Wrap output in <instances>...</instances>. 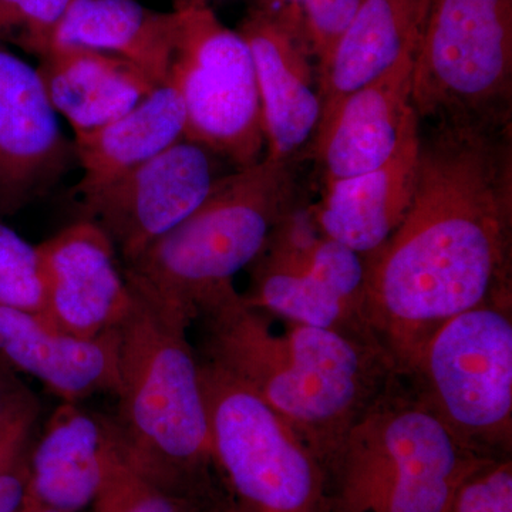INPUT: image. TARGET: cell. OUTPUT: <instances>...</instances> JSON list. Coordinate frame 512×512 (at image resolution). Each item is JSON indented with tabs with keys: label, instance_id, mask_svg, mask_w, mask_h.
<instances>
[{
	"label": "cell",
	"instance_id": "cell-6",
	"mask_svg": "<svg viewBox=\"0 0 512 512\" xmlns=\"http://www.w3.org/2000/svg\"><path fill=\"white\" fill-rule=\"evenodd\" d=\"M512 0H430L412 74L419 120L511 123Z\"/></svg>",
	"mask_w": 512,
	"mask_h": 512
},
{
	"label": "cell",
	"instance_id": "cell-23",
	"mask_svg": "<svg viewBox=\"0 0 512 512\" xmlns=\"http://www.w3.org/2000/svg\"><path fill=\"white\" fill-rule=\"evenodd\" d=\"M0 306L43 319L46 281L39 245L0 221Z\"/></svg>",
	"mask_w": 512,
	"mask_h": 512
},
{
	"label": "cell",
	"instance_id": "cell-29",
	"mask_svg": "<svg viewBox=\"0 0 512 512\" xmlns=\"http://www.w3.org/2000/svg\"><path fill=\"white\" fill-rule=\"evenodd\" d=\"M36 414L35 399L12 377L0 372V437Z\"/></svg>",
	"mask_w": 512,
	"mask_h": 512
},
{
	"label": "cell",
	"instance_id": "cell-1",
	"mask_svg": "<svg viewBox=\"0 0 512 512\" xmlns=\"http://www.w3.org/2000/svg\"><path fill=\"white\" fill-rule=\"evenodd\" d=\"M511 208V124L420 128L412 204L366 269L370 308L416 326L484 305L503 274Z\"/></svg>",
	"mask_w": 512,
	"mask_h": 512
},
{
	"label": "cell",
	"instance_id": "cell-32",
	"mask_svg": "<svg viewBox=\"0 0 512 512\" xmlns=\"http://www.w3.org/2000/svg\"><path fill=\"white\" fill-rule=\"evenodd\" d=\"M220 512H239L237 508L234 507V505H228V507L222 508Z\"/></svg>",
	"mask_w": 512,
	"mask_h": 512
},
{
	"label": "cell",
	"instance_id": "cell-24",
	"mask_svg": "<svg viewBox=\"0 0 512 512\" xmlns=\"http://www.w3.org/2000/svg\"><path fill=\"white\" fill-rule=\"evenodd\" d=\"M362 0H254L252 8L285 12L301 25L319 70L328 63Z\"/></svg>",
	"mask_w": 512,
	"mask_h": 512
},
{
	"label": "cell",
	"instance_id": "cell-12",
	"mask_svg": "<svg viewBox=\"0 0 512 512\" xmlns=\"http://www.w3.org/2000/svg\"><path fill=\"white\" fill-rule=\"evenodd\" d=\"M72 161L73 141L64 136L36 67L0 39V214L52 190Z\"/></svg>",
	"mask_w": 512,
	"mask_h": 512
},
{
	"label": "cell",
	"instance_id": "cell-14",
	"mask_svg": "<svg viewBox=\"0 0 512 512\" xmlns=\"http://www.w3.org/2000/svg\"><path fill=\"white\" fill-rule=\"evenodd\" d=\"M28 503L82 512L133 470L113 421L62 402L26 458Z\"/></svg>",
	"mask_w": 512,
	"mask_h": 512
},
{
	"label": "cell",
	"instance_id": "cell-10",
	"mask_svg": "<svg viewBox=\"0 0 512 512\" xmlns=\"http://www.w3.org/2000/svg\"><path fill=\"white\" fill-rule=\"evenodd\" d=\"M427 370L441 409L470 433H494L512 410V326L481 305L441 323L431 336Z\"/></svg>",
	"mask_w": 512,
	"mask_h": 512
},
{
	"label": "cell",
	"instance_id": "cell-31",
	"mask_svg": "<svg viewBox=\"0 0 512 512\" xmlns=\"http://www.w3.org/2000/svg\"><path fill=\"white\" fill-rule=\"evenodd\" d=\"M22 512H63L52 510V508L36 507V505H26L25 510Z\"/></svg>",
	"mask_w": 512,
	"mask_h": 512
},
{
	"label": "cell",
	"instance_id": "cell-18",
	"mask_svg": "<svg viewBox=\"0 0 512 512\" xmlns=\"http://www.w3.org/2000/svg\"><path fill=\"white\" fill-rule=\"evenodd\" d=\"M414 57H404L343 101L326 136L313 144L323 183L376 170L393 156L413 109Z\"/></svg>",
	"mask_w": 512,
	"mask_h": 512
},
{
	"label": "cell",
	"instance_id": "cell-3",
	"mask_svg": "<svg viewBox=\"0 0 512 512\" xmlns=\"http://www.w3.org/2000/svg\"><path fill=\"white\" fill-rule=\"evenodd\" d=\"M116 329L119 407L113 423L128 463L157 488L197 501L212 464L210 420L187 328L133 292Z\"/></svg>",
	"mask_w": 512,
	"mask_h": 512
},
{
	"label": "cell",
	"instance_id": "cell-30",
	"mask_svg": "<svg viewBox=\"0 0 512 512\" xmlns=\"http://www.w3.org/2000/svg\"><path fill=\"white\" fill-rule=\"evenodd\" d=\"M214 0H173L174 9L177 12L188 9L210 8Z\"/></svg>",
	"mask_w": 512,
	"mask_h": 512
},
{
	"label": "cell",
	"instance_id": "cell-17",
	"mask_svg": "<svg viewBox=\"0 0 512 512\" xmlns=\"http://www.w3.org/2000/svg\"><path fill=\"white\" fill-rule=\"evenodd\" d=\"M0 360L35 377L66 403L97 393L116 394L117 329L84 339L60 332L32 313L0 306Z\"/></svg>",
	"mask_w": 512,
	"mask_h": 512
},
{
	"label": "cell",
	"instance_id": "cell-26",
	"mask_svg": "<svg viewBox=\"0 0 512 512\" xmlns=\"http://www.w3.org/2000/svg\"><path fill=\"white\" fill-rule=\"evenodd\" d=\"M448 512H512L510 463H478L458 487Z\"/></svg>",
	"mask_w": 512,
	"mask_h": 512
},
{
	"label": "cell",
	"instance_id": "cell-15",
	"mask_svg": "<svg viewBox=\"0 0 512 512\" xmlns=\"http://www.w3.org/2000/svg\"><path fill=\"white\" fill-rule=\"evenodd\" d=\"M421 123L412 109L393 156L376 170L329 181L312 218L323 237L359 255H375L402 224L412 204L419 164Z\"/></svg>",
	"mask_w": 512,
	"mask_h": 512
},
{
	"label": "cell",
	"instance_id": "cell-28",
	"mask_svg": "<svg viewBox=\"0 0 512 512\" xmlns=\"http://www.w3.org/2000/svg\"><path fill=\"white\" fill-rule=\"evenodd\" d=\"M35 421L23 420L0 437V512H22L28 503L25 456Z\"/></svg>",
	"mask_w": 512,
	"mask_h": 512
},
{
	"label": "cell",
	"instance_id": "cell-13",
	"mask_svg": "<svg viewBox=\"0 0 512 512\" xmlns=\"http://www.w3.org/2000/svg\"><path fill=\"white\" fill-rule=\"evenodd\" d=\"M238 32L254 62L265 156L292 160L315 136L320 119L311 46L301 25L285 12L251 8Z\"/></svg>",
	"mask_w": 512,
	"mask_h": 512
},
{
	"label": "cell",
	"instance_id": "cell-9",
	"mask_svg": "<svg viewBox=\"0 0 512 512\" xmlns=\"http://www.w3.org/2000/svg\"><path fill=\"white\" fill-rule=\"evenodd\" d=\"M217 157L183 138L109 183L79 191L83 220L103 229L130 264L207 200L221 178Z\"/></svg>",
	"mask_w": 512,
	"mask_h": 512
},
{
	"label": "cell",
	"instance_id": "cell-4",
	"mask_svg": "<svg viewBox=\"0 0 512 512\" xmlns=\"http://www.w3.org/2000/svg\"><path fill=\"white\" fill-rule=\"evenodd\" d=\"M204 318L211 365L254 390L285 421L325 426L355 404L362 360L336 330L292 322L276 336L237 293Z\"/></svg>",
	"mask_w": 512,
	"mask_h": 512
},
{
	"label": "cell",
	"instance_id": "cell-22",
	"mask_svg": "<svg viewBox=\"0 0 512 512\" xmlns=\"http://www.w3.org/2000/svg\"><path fill=\"white\" fill-rule=\"evenodd\" d=\"M365 266L352 249L318 239L298 271L262 268L248 305L313 328L333 329L345 308L362 296Z\"/></svg>",
	"mask_w": 512,
	"mask_h": 512
},
{
	"label": "cell",
	"instance_id": "cell-11",
	"mask_svg": "<svg viewBox=\"0 0 512 512\" xmlns=\"http://www.w3.org/2000/svg\"><path fill=\"white\" fill-rule=\"evenodd\" d=\"M46 281L43 320L77 338H99L120 325L133 303L119 254L106 232L74 222L39 244Z\"/></svg>",
	"mask_w": 512,
	"mask_h": 512
},
{
	"label": "cell",
	"instance_id": "cell-20",
	"mask_svg": "<svg viewBox=\"0 0 512 512\" xmlns=\"http://www.w3.org/2000/svg\"><path fill=\"white\" fill-rule=\"evenodd\" d=\"M178 12H157L137 0H72L52 45L99 50L136 66L156 84L170 74Z\"/></svg>",
	"mask_w": 512,
	"mask_h": 512
},
{
	"label": "cell",
	"instance_id": "cell-27",
	"mask_svg": "<svg viewBox=\"0 0 512 512\" xmlns=\"http://www.w3.org/2000/svg\"><path fill=\"white\" fill-rule=\"evenodd\" d=\"M194 500L178 497L130 471L93 507V512H195Z\"/></svg>",
	"mask_w": 512,
	"mask_h": 512
},
{
	"label": "cell",
	"instance_id": "cell-21",
	"mask_svg": "<svg viewBox=\"0 0 512 512\" xmlns=\"http://www.w3.org/2000/svg\"><path fill=\"white\" fill-rule=\"evenodd\" d=\"M185 134V109L171 80L158 84L133 109L106 126L73 138L83 170L77 190L99 187L153 160Z\"/></svg>",
	"mask_w": 512,
	"mask_h": 512
},
{
	"label": "cell",
	"instance_id": "cell-8",
	"mask_svg": "<svg viewBox=\"0 0 512 512\" xmlns=\"http://www.w3.org/2000/svg\"><path fill=\"white\" fill-rule=\"evenodd\" d=\"M168 80L183 99L185 140L237 168L261 160L264 121L251 52L211 8L178 12Z\"/></svg>",
	"mask_w": 512,
	"mask_h": 512
},
{
	"label": "cell",
	"instance_id": "cell-19",
	"mask_svg": "<svg viewBox=\"0 0 512 512\" xmlns=\"http://www.w3.org/2000/svg\"><path fill=\"white\" fill-rule=\"evenodd\" d=\"M36 69L53 110L74 137L116 120L158 86L126 60L82 46L52 45Z\"/></svg>",
	"mask_w": 512,
	"mask_h": 512
},
{
	"label": "cell",
	"instance_id": "cell-5",
	"mask_svg": "<svg viewBox=\"0 0 512 512\" xmlns=\"http://www.w3.org/2000/svg\"><path fill=\"white\" fill-rule=\"evenodd\" d=\"M477 464L434 414H380L323 466L328 512H448Z\"/></svg>",
	"mask_w": 512,
	"mask_h": 512
},
{
	"label": "cell",
	"instance_id": "cell-2",
	"mask_svg": "<svg viewBox=\"0 0 512 512\" xmlns=\"http://www.w3.org/2000/svg\"><path fill=\"white\" fill-rule=\"evenodd\" d=\"M293 194L292 160L265 156L222 175L187 220L123 265L131 291L188 328L235 295L232 279L265 251Z\"/></svg>",
	"mask_w": 512,
	"mask_h": 512
},
{
	"label": "cell",
	"instance_id": "cell-16",
	"mask_svg": "<svg viewBox=\"0 0 512 512\" xmlns=\"http://www.w3.org/2000/svg\"><path fill=\"white\" fill-rule=\"evenodd\" d=\"M430 0H362L319 70L320 119L313 144L326 136L343 101L416 55Z\"/></svg>",
	"mask_w": 512,
	"mask_h": 512
},
{
	"label": "cell",
	"instance_id": "cell-7",
	"mask_svg": "<svg viewBox=\"0 0 512 512\" xmlns=\"http://www.w3.org/2000/svg\"><path fill=\"white\" fill-rule=\"evenodd\" d=\"M210 420L212 464L239 512H328L319 457L292 436L288 423L244 383L201 366Z\"/></svg>",
	"mask_w": 512,
	"mask_h": 512
},
{
	"label": "cell",
	"instance_id": "cell-25",
	"mask_svg": "<svg viewBox=\"0 0 512 512\" xmlns=\"http://www.w3.org/2000/svg\"><path fill=\"white\" fill-rule=\"evenodd\" d=\"M72 0H0V39L39 59L52 46Z\"/></svg>",
	"mask_w": 512,
	"mask_h": 512
}]
</instances>
